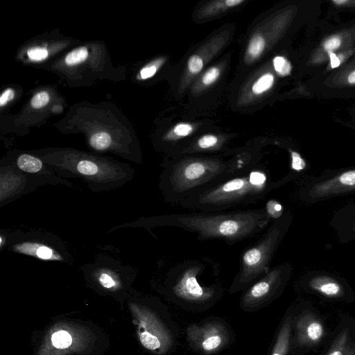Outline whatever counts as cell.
<instances>
[{"instance_id":"6da1fadb","label":"cell","mask_w":355,"mask_h":355,"mask_svg":"<svg viewBox=\"0 0 355 355\" xmlns=\"http://www.w3.org/2000/svg\"><path fill=\"white\" fill-rule=\"evenodd\" d=\"M271 220L264 208L196 211L141 217L133 222L115 226L107 233L124 227H141L155 237L152 229L170 226L196 233L199 241L220 239L228 245H233L260 233Z\"/></svg>"},{"instance_id":"7a4b0ae2","label":"cell","mask_w":355,"mask_h":355,"mask_svg":"<svg viewBox=\"0 0 355 355\" xmlns=\"http://www.w3.org/2000/svg\"><path fill=\"white\" fill-rule=\"evenodd\" d=\"M295 178L289 171L275 180L268 169L252 163L242 171L190 195L178 205L198 211H227L259 202L272 190Z\"/></svg>"},{"instance_id":"3957f363","label":"cell","mask_w":355,"mask_h":355,"mask_svg":"<svg viewBox=\"0 0 355 355\" xmlns=\"http://www.w3.org/2000/svg\"><path fill=\"white\" fill-rule=\"evenodd\" d=\"M253 162L239 155L234 159L185 158L164 165L158 187L164 202L179 205L190 195L236 173Z\"/></svg>"},{"instance_id":"277c9868","label":"cell","mask_w":355,"mask_h":355,"mask_svg":"<svg viewBox=\"0 0 355 355\" xmlns=\"http://www.w3.org/2000/svg\"><path fill=\"white\" fill-rule=\"evenodd\" d=\"M41 157L58 176L80 179L94 192L121 187L135 176L130 165L110 158L67 150L46 153Z\"/></svg>"},{"instance_id":"5b68a950","label":"cell","mask_w":355,"mask_h":355,"mask_svg":"<svg viewBox=\"0 0 355 355\" xmlns=\"http://www.w3.org/2000/svg\"><path fill=\"white\" fill-rule=\"evenodd\" d=\"M293 219L291 211L272 221L262 236L244 249L239 259V270L230 288L233 293L246 289L270 269L273 256L286 236Z\"/></svg>"},{"instance_id":"8992f818","label":"cell","mask_w":355,"mask_h":355,"mask_svg":"<svg viewBox=\"0 0 355 355\" xmlns=\"http://www.w3.org/2000/svg\"><path fill=\"white\" fill-rule=\"evenodd\" d=\"M6 250L44 261L73 262L66 243L58 236L43 230H11Z\"/></svg>"},{"instance_id":"52a82bcc","label":"cell","mask_w":355,"mask_h":355,"mask_svg":"<svg viewBox=\"0 0 355 355\" xmlns=\"http://www.w3.org/2000/svg\"><path fill=\"white\" fill-rule=\"evenodd\" d=\"M205 268V263L197 259L178 263L167 275L168 289L175 297L189 303L204 304L213 300L219 288L202 286L198 281Z\"/></svg>"},{"instance_id":"ba28073f","label":"cell","mask_w":355,"mask_h":355,"mask_svg":"<svg viewBox=\"0 0 355 355\" xmlns=\"http://www.w3.org/2000/svg\"><path fill=\"white\" fill-rule=\"evenodd\" d=\"M94 336L85 327L70 322H59L46 332L35 355H69L87 351Z\"/></svg>"},{"instance_id":"9c48e42d","label":"cell","mask_w":355,"mask_h":355,"mask_svg":"<svg viewBox=\"0 0 355 355\" xmlns=\"http://www.w3.org/2000/svg\"><path fill=\"white\" fill-rule=\"evenodd\" d=\"M81 270L87 281L101 290L113 293L123 290L135 276L133 268L107 254H98L93 262L83 264Z\"/></svg>"},{"instance_id":"30bf717a","label":"cell","mask_w":355,"mask_h":355,"mask_svg":"<svg viewBox=\"0 0 355 355\" xmlns=\"http://www.w3.org/2000/svg\"><path fill=\"white\" fill-rule=\"evenodd\" d=\"M355 191V168L324 172L309 180L299 192L306 204L322 200Z\"/></svg>"},{"instance_id":"8fae6325","label":"cell","mask_w":355,"mask_h":355,"mask_svg":"<svg viewBox=\"0 0 355 355\" xmlns=\"http://www.w3.org/2000/svg\"><path fill=\"white\" fill-rule=\"evenodd\" d=\"M129 307L137 325V336L141 345L153 353L165 354L173 343L168 329L146 307L135 302H130Z\"/></svg>"},{"instance_id":"7c38bea8","label":"cell","mask_w":355,"mask_h":355,"mask_svg":"<svg viewBox=\"0 0 355 355\" xmlns=\"http://www.w3.org/2000/svg\"><path fill=\"white\" fill-rule=\"evenodd\" d=\"M292 266L289 263L277 265L250 286L241 298V306L246 309L259 308L275 297L288 280Z\"/></svg>"},{"instance_id":"4fadbf2b","label":"cell","mask_w":355,"mask_h":355,"mask_svg":"<svg viewBox=\"0 0 355 355\" xmlns=\"http://www.w3.org/2000/svg\"><path fill=\"white\" fill-rule=\"evenodd\" d=\"M44 185H49L44 179L22 172L11 162L1 163L0 207H2Z\"/></svg>"},{"instance_id":"5bb4252c","label":"cell","mask_w":355,"mask_h":355,"mask_svg":"<svg viewBox=\"0 0 355 355\" xmlns=\"http://www.w3.org/2000/svg\"><path fill=\"white\" fill-rule=\"evenodd\" d=\"M187 335L192 348L204 355L219 351L227 344L230 339L227 329L218 321L191 324L187 328Z\"/></svg>"},{"instance_id":"9a60e30c","label":"cell","mask_w":355,"mask_h":355,"mask_svg":"<svg viewBox=\"0 0 355 355\" xmlns=\"http://www.w3.org/2000/svg\"><path fill=\"white\" fill-rule=\"evenodd\" d=\"M18 169L26 173L42 178L49 185L62 184L73 187V184L58 176L40 157L28 153H21L10 160Z\"/></svg>"},{"instance_id":"2e32d148","label":"cell","mask_w":355,"mask_h":355,"mask_svg":"<svg viewBox=\"0 0 355 355\" xmlns=\"http://www.w3.org/2000/svg\"><path fill=\"white\" fill-rule=\"evenodd\" d=\"M296 340L300 346H313L322 340L324 329L321 321L313 313H302L296 320Z\"/></svg>"},{"instance_id":"e0dca14e","label":"cell","mask_w":355,"mask_h":355,"mask_svg":"<svg viewBox=\"0 0 355 355\" xmlns=\"http://www.w3.org/2000/svg\"><path fill=\"white\" fill-rule=\"evenodd\" d=\"M338 241L347 243L355 238V202L347 204L336 210L330 222Z\"/></svg>"},{"instance_id":"ac0fdd59","label":"cell","mask_w":355,"mask_h":355,"mask_svg":"<svg viewBox=\"0 0 355 355\" xmlns=\"http://www.w3.org/2000/svg\"><path fill=\"white\" fill-rule=\"evenodd\" d=\"M307 285L312 291L330 298L340 297L345 293V286L340 280L322 272L309 275Z\"/></svg>"},{"instance_id":"d6986e66","label":"cell","mask_w":355,"mask_h":355,"mask_svg":"<svg viewBox=\"0 0 355 355\" xmlns=\"http://www.w3.org/2000/svg\"><path fill=\"white\" fill-rule=\"evenodd\" d=\"M291 319L288 317L282 324L277 336L270 355H287L291 340Z\"/></svg>"},{"instance_id":"ffe728a7","label":"cell","mask_w":355,"mask_h":355,"mask_svg":"<svg viewBox=\"0 0 355 355\" xmlns=\"http://www.w3.org/2000/svg\"><path fill=\"white\" fill-rule=\"evenodd\" d=\"M89 145L97 151L107 150L112 146V137L107 132H96L89 137Z\"/></svg>"},{"instance_id":"44dd1931","label":"cell","mask_w":355,"mask_h":355,"mask_svg":"<svg viewBox=\"0 0 355 355\" xmlns=\"http://www.w3.org/2000/svg\"><path fill=\"white\" fill-rule=\"evenodd\" d=\"M274 80L273 74L270 72H266L260 76L253 83L252 92L256 95L265 93L272 87Z\"/></svg>"},{"instance_id":"7402d4cb","label":"cell","mask_w":355,"mask_h":355,"mask_svg":"<svg viewBox=\"0 0 355 355\" xmlns=\"http://www.w3.org/2000/svg\"><path fill=\"white\" fill-rule=\"evenodd\" d=\"M266 42L261 34L254 35L249 41L247 53L251 59H256L261 55L265 49Z\"/></svg>"},{"instance_id":"603a6c76","label":"cell","mask_w":355,"mask_h":355,"mask_svg":"<svg viewBox=\"0 0 355 355\" xmlns=\"http://www.w3.org/2000/svg\"><path fill=\"white\" fill-rule=\"evenodd\" d=\"M349 338V331L345 329L340 332L334 340L329 351L327 355H345L347 348V340Z\"/></svg>"},{"instance_id":"cb8c5ba5","label":"cell","mask_w":355,"mask_h":355,"mask_svg":"<svg viewBox=\"0 0 355 355\" xmlns=\"http://www.w3.org/2000/svg\"><path fill=\"white\" fill-rule=\"evenodd\" d=\"M87 57L88 51L87 48L80 47L69 53L64 62L69 66L76 65L84 62Z\"/></svg>"},{"instance_id":"d4e9b609","label":"cell","mask_w":355,"mask_h":355,"mask_svg":"<svg viewBox=\"0 0 355 355\" xmlns=\"http://www.w3.org/2000/svg\"><path fill=\"white\" fill-rule=\"evenodd\" d=\"M219 144L218 137L214 135H205L200 137L196 143L198 150H213Z\"/></svg>"},{"instance_id":"484cf974","label":"cell","mask_w":355,"mask_h":355,"mask_svg":"<svg viewBox=\"0 0 355 355\" xmlns=\"http://www.w3.org/2000/svg\"><path fill=\"white\" fill-rule=\"evenodd\" d=\"M272 64L275 71L281 76H286L291 71V63L283 56H276L273 58Z\"/></svg>"},{"instance_id":"4316f807","label":"cell","mask_w":355,"mask_h":355,"mask_svg":"<svg viewBox=\"0 0 355 355\" xmlns=\"http://www.w3.org/2000/svg\"><path fill=\"white\" fill-rule=\"evenodd\" d=\"M264 209H266L268 215L272 220H275L280 218L285 211L284 210L282 205L275 200H268L266 202Z\"/></svg>"},{"instance_id":"83f0119b","label":"cell","mask_w":355,"mask_h":355,"mask_svg":"<svg viewBox=\"0 0 355 355\" xmlns=\"http://www.w3.org/2000/svg\"><path fill=\"white\" fill-rule=\"evenodd\" d=\"M291 169L290 172H291L296 178L297 175L300 173V171L304 170L306 168V164L304 159L301 157V155L295 152L291 151Z\"/></svg>"},{"instance_id":"f1b7e54d","label":"cell","mask_w":355,"mask_h":355,"mask_svg":"<svg viewBox=\"0 0 355 355\" xmlns=\"http://www.w3.org/2000/svg\"><path fill=\"white\" fill-rule=\"evenodd\" d=\"M48 50L44 47L36 46L27 51L28 58L34 61H40L48 57Z\"/></svg>"},{"instance_id":"f546056e","label":"cell","mask_w":355,"mask_h":355,"mask_svg":"<svg viewBox=\"0 0 355 355\" xmlns=\"http://www.w3.org/2000/svg\"><path fill=\"white\" fill-rule=\"evenodd\" d=\"M193 131L191 124L187 123H178L173 130V134L180 138L185 137L191 135Z\"/></svg>"},{"instance_id":"4dcf8cb0","label":"cell","mask_w":355,"mask_h":355,"mask_svg":"<svg viewBox=\"0 0 355 355\" xmlns=\"http://www.w3.org/2000/svg\"><path fill=\"white\" fill-rule=\"evenodd\" d=\"M187 67L191 73L197 74L202 69L203 60L199 55H193L188 60Z\"/></svg>"},{"instance_id":"1f68e13d","label":"cell","mask_w":355,"mask_h":355,"mask_svg":"<svg viewBox=\"0 0 355 355\" xmlns=\"http://www.w3.org/2000/svg\"><path fill=\"white\" fill-rule=\"evenodd\" d=\"M220 74L219 68L212 67L209 68L203 75L202 82L204 85H210L217 80Z\"/></svg>"},{"instance_id":"d6a6232c","label":"cell","mask_w":355,"mask_h":355,"mask_svg":"<svg viewBox=\"0 0 355 355\" xmlns=\"http://www.w3.org/2000/svg\"><path fill=\"white\" fill-rule=\"evenodd\" d=\"M50 100L48 92H40L35 94L31 100V105L35 109H40L44 107Z\"/></svg>"},{"instance_id":"836d02e7","label":"cell","mask_w":355,"mask_h":355,"mask_svg":"<svg viewBox=\"0 0 355 355\" xmlns=\"http://www.w3.org/2000/svg\"><path fill=\"white\" fill-rule=\"evenodd\" d=\"M11 235V230H0V251L6 250L9 245Z\"/></svg>"},{"instance_id":"e575fe53","label":"cell","mask_w":355,"mask_h":355,"mask_svg":"<svg viewBox=\"0 0 355 355\" xmlns=\"http://www.w3.org/2000/svg\"><path fill=\"white\" fill-rule=\"evenodd\" d=\"M157 70V67L155 65H149L144 67L140 71V76L142 79H147L153 76Z\"/></svg>"},{"instance_id":"d590c367","label":"cell","mask_w":355,"mask_h":355,"mask_svg":"<svg viewBox=\"0 0 355 355\" xmlns=\"http://www.w3.org/2000/svg\"><path fill=\"white\" fill-rule=\"evenodd\" d=\"M15 96V92L12 89H6L0 97V105L2 107L8 102L10 101Z\"/></svg>"},{"instance_id":"8d00e7d4","label":"cell","mask_w":355,"mask_h":355,"mask_svg":"<svg viewBox=\"0 0 355 355\" xmlns=\"http://www.w3.org/2000/svg\"><path fill=\"white\" fill-rule=\"evenodd\" d=\"M340 40L338 37H332L327 40L324 44V47L327 51L334 50L340 45Z\"/></svg>"},{"instance_id":"74e56055","label":"cell","mask_w":355,"mask_h":355,"mask_svg":"<svg viewBox=\"0 0 355 355\" xmlns=\"http://www.w3.org/2000/svg\"><path fill=\"white\" fill-rule=\"evenodd\" d=\"M244 2V0H226L224 1L225 6L228 8L236 6Z\"/></svg>"},{"instance_id":"f35d334b","label":"cell","mask_w":355,"mask_h":355,"mask_svg":"<svg viewBox=\"0 0 355 355\" xmlns=\"http://www.w3.org/2000/svg\"><path fill=\"white\" fill-rule=\"evenodd\" d=\"M330 59H331V65L332 68H336V67H338V65L340 64V60L335 54L331 53Z\"/></svg>"},{"instance_id":"ab89813d","label":"cell","mask_w":355,"mask_h":355,"mask_svg":"<svg viewBox=\"0 0 355 355\" xmlns=\"http://www.w3.org/2000/svg\"><path fill=\"white\" fill-rule=\"evenodd\" d=\"M345 355H355V347L347 346Z\"/></svg>"},{"instance_id":"60d3db41","label":"cell","mask_w":355,"mask_h":355,"mask_svg":"<svg viewBox=\"0 0 355 355\" xmlns=\"http://www.w3.org/2000/svg\"><path fill=\"white\" fill-rule=\"evenodd\" d=\"M348 80L352 84H355V71H352L349 76Z\"/></svg>"},{"instance_id":"b9f144b4","label":"cell","mask_w":355,"mask_h":355,"mask_svg":"<svg viewBox=\"0 0 355 355\" xmlns=\"http://www.w3.org/2000/svg\"><path fill=\"white\" fill-rule=\"evenodd\" d=\"M334 2L336 3H338V4H341V3H346L347 1H334Z\"/></svg>"},{"instance_id":"7bdbcfd3","label":"cell","mask_w":355,"mask_h":355,"mask_svg":"<svg viewBox=\"0 0 355 355\" xmlns=\"http://www.w3.org/2000/svg\"><path fill=\"white\" fill-rule=\"evenodd\" d=\"M354 240H355V238H354Z\"/></svg>"}]
</instances>
